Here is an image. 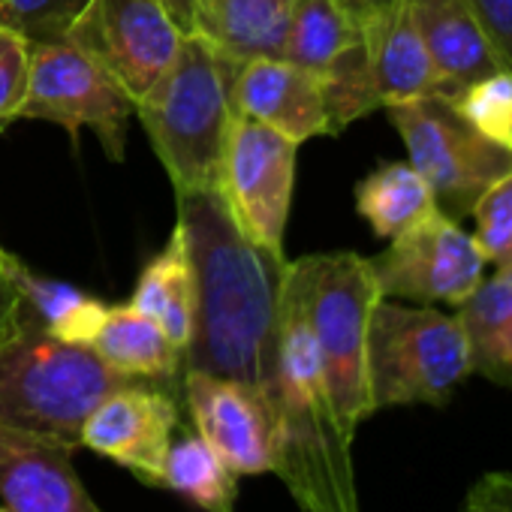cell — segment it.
I'll list each match as a JSON object with an SVG mask.
<instances>
[{
    "label": "cell",
    "instance_id": "83f0119b",
    "mask_svg": "<svg viewBox=\"0 0 512 512\" xmlns=\"http://www.w3.org/2000/svg\"><path fill=\"white\" fill-rule=\"evenodd\" d=\"M470 214L476 220L473 241L488 266L512 263V169L482 190Z\"/></svg>",
    "mask_w": 512,
    "mask_h": 512
},
{
    "label": "cell",
    "instance_id": "e575fe53",
    "mask_svg": "<svg viewBox=\"0 0 512 512\" xmlns=\"http://www.w3.org/2000/svg\"><path fill=\"white\" fill-rule=\"evenodd\" d=\"M338 4L362 25L365 19H371L374 13H380L383 7H389L392 4V0H338Z\"/></svg>",
    "mask_w": 512,
    "mask_h": 512
},
{
    "label": "cell",
    "instance_id": "d6a6232c",
    "mask_svg": "<svg viewBox=\"0 0 512 512\" xmlns=\"http://www.w3.org/2000/svg\"><path fill=\"white\" fill-rule=\"evenodd\" d=\"M500 503H503V509L506 512H512V473H506V470H494V473H485L482 479H479Z\"/></svg>",
    "mask_w": 512,
    "mask_h": 512
},
{
    "label": "cell",
    "instance_id": "1f68e13d",
    "mask_svg": "<svg viewBox=\"0 0 512 512\" xmlns=\"http://www.w3.org/2000/svg\"><path fill=\"white\" fill-rule=\"evenodd\" d=\"M461 512H506V509H503V503H500L482 482H476V485L467 491Z\"/></svg>",
    "mask_w": 512,
    "mask_h": 512
},
{
    "label": "cell",
    "instance_id": "d590c367",
    "mask_svg": "<svg viewBox=\"0 0 512 512\" xmlns=\"http://www.w3.org/2000/svg\"><path fill=\"white\" fill-rule=\"evenodd\" d=\"M0 512H4V509H0Z\"/></svg>",
    "mask_w": 512,
    "mask_h": 512
},
{
    "label": "cell",
    "instance_id": "7a4b0ae2",
    "mask_svg": "<svg viewBox=\"0 0 512 512\" xmlns=\"http://www.w3.org/2000/svg\"><path fill=\"white\" fill-rule=\"evenodd\" d=\"M272 401L281 425L275 476H281L299 509L362 512L353 470V440H347L338 425L314 332L287 281L281 299Z\"/></svg>",
    "mask_w": 512,
    "mask_h": 512
},
{
    "label": "cell",
    "instance_id": "8992f818",
    "mask_svg": "<svg viewBox=\"0 0 512 512\" xmlns=\"http://www.w3.org/2000/svg\"><path fill=\"white\" fill-rule=\"evenodd\" d=\"M470 374V347L458 314L377 299L365 347L371 416L389 407H446Z\"/></svg>",
    "mask_w": 512,
    "mask_h": 512
},
{
    "label": "cell",
    "instance_id": "3957f363",
    "mask_svg": "<svg viewBox=\"0 0 512 512\" xmlns=\"http://www.w3.org/2000/svg\"><path fill=\"white\" fill-rule=\"evenodd\" d=\"M235 73L238 64L187 34L163 76L136 100V118L175 190H223L226 151L238 121Z\"/></svg>",
    "mask_w": 512,
    "mask_h": 512
},
{
    "label": "cell",
    "instance_id": "f546056e",
    "mask_svg": "<svg viewBox=\"0 0 512 512\" xmlns=\"http://www.w3.org/2000/svg\"><path fill=\"white\" fill-rule=\"evenodd\" d=\"M503 67L512 73V0H467Z\"/></svg>",
    "mask_w": 512,
    "mask_h": 512
},
{
    "label": "cell",
    "instance_id": "277c9868",
    "mask_svg": "<svg viewBox=\"0 0 512 512\" xmlns=\"http://www.w3.org/2000/svg\"><path fill=\"white\" fill-rule=\"evenodd\" d=\"M133 383L91 347L70 344L28 320L0 344V425L55 437L79 449L91 410Z\"/></svg>",
    "mask_w": 512,
    "mask_h": 512
},
{
    "label": "cell",
    "instance_id": "d4e9b609",
    "mask_svg": "<svg viewBox=\"0 0 512 512\" xmlns=\"http://www.w3.org/2000/svg\"><path fill=\"white\" fill-rule=\"evenodd\" d=\"M362 40V25L338 0H290L284 58L323 76L350 46Z\"/></svg>",
    "mask_w": 512,
    "mask_h": 512
},
{
    "label": "cell",
    "instance_id": "7402d4cb",
    "mask_svg": "<svg viewBox=\"0 0 512 512\" xmlns=\"http://www.w3.org/2000/svg\"><path fill=\"white\" fill-rule=\"evenodd\" d=\"M7 269H10V278L16 281V290L22 296V308H25L28 320L40 323L46 332H52L61 341L82 344V347L91 344L109 305L91 299L79 287H70L64 281H52V278L31 272L13 253H7Z\"/></svg>",
    "mask_w": 512,
    "mask_h": 512
},
{
    "label": "cell",
    "instance_id": "52a82bcc",
    "mask_svg": "<svg viewBox=\"0 0 512 512\" xmlns=\"http://www.w3.org/2000/svg\"><path fill=\"white\" fill-rule=\"evenodd\" d=\"M386 112L407 148V163L425 178L437 211L449 220L467 217L482 190L512 169V151L476 133L443 94L395 103Z\"/></svg>",
    "mask_w": 512,
    "mask_h": 512
},
{
    "label": "cell",
    "instance_id": "603a6c76",
    "mask_svg": "<svg viewBox=\"0 0 512 512\" xmlns=\"http://www.w3.org/2000/svg\"><path fill=\"white\" fill-rule=\"evenodd\" d=\"M356 211L374 235L392 241L437 214V202L425 178L407 160H392L380 163L356 184Z\"/></svg>",
    "mask_w": 512,
    "mask_h": 512
},
{
    "label": "cell",
    "instance_id": "cb8c5ba5",
    "mask_svg": "<svg viewBox=\"0 0 512 512\" xmlns=\"http://www.w3.org/2000/svg\"><path fill=\"white\" fill-rule=\"evenodd\" d=\"M160 488L181 494L202 512H235L238 503V473L196 431L172 440Z\"/></svg>",
    "mask_w": 512,
    "mask_h": 512
},
{
    "label": "cell",
    "instance_id": "ffe728a7",
    "mask_svg": "<svg viewBox=\"0 0 512 512\" xmlns=\"http://www.w3.org/2000/svg\"><path fill=\"white\" fill-rule=\"evenodd\" d=\"M458 320L470 347L473 374L497 386H512V263L482 278L458 305Z\"/></svg>",
    "mask_w": 512,
    "mask_h": 512
},
{
    "label": "cell",
    "instance_id": "e0dca14e",
    "mask_svg": "<svg viewBox=\"0 0 512 512\" xmlns=\"http://www.w3.org/2000/svg\"><path fill=\"white\" fill-rule=\"evenodd\" d=\"M410 10L443 97H455L467 85L506 70L467 0H410Z\"/></svg>",
    "mask_w": 512,
    "mask_h": 512
},
{
    "label": "cell",
    "instance_id": "2e32d148",
    "mask_svg": "<svg viewBox=\"0 0 512 512\" xmlns=\"http://www.w3.org/2000/svg\"><path fill=\"white\" fill-rule=\"evenodd\" d=\"M362 43L383 109L440 94V79L413 22L410 0H392L389 7L365 19Z\"/></svg>",
    "mask_w": 512,
    "mask_h": 512
},
{
    "label": "cell",
    "instance_id": "8fae6325",
    "mask_svg": "<svg viewBox=\"0 0 512 512\" xmlns=\"http://www.w3.org/2000/svg\"><path fill=\"white\" fill-rule=\"evenodd\" d=\"M296 157L299 142L238 115L226 151L223 196L247 235L281 253L296 187Z\"/></svg>",
    "mask_w": 512,
    "mask_h": 512
},
{
    "label": "cell",
    "instance_id": "30bf717a",
    "mask_svg": "<svg viewBox=\"0 0 512 512\" xmlns=\"http://www.w3.org/2000/svg\"><path fill=\"white\" fill-rule=\"evenodd\" d=\"M64 40L103 67L136 103L172 64L184 34L160 0H88Z\"/></svg>",
    "mask_w": 512,
    "mask_h": 512
},
{
    "label": "cell",
    "instance_id": "6da1fadb",
    "mask_svg": "<svg viewBox=\"0 0 512 512\" xmlns=\"http://www.w3.org/2000/svg\"><path fill=\"white\" fill-rule=\"evenodd\" d=\"M193 272V335L184 371L275 386L287 260L235 220L223 190H175Z\"/></svg>",
    "mask_w": 512,
    "mask_h": 512
},
{
    "label": "cell",
    "instance_id": "9a60e30c",
    "mask_svg": "<svg viewBox=\"0 0 512 512\" xmlns=\"http://www.w3.org/2000/svg\"><path fill=\"white\" fill-rule=\"evenodd\" d=\"M232 106L241 118H253L293 142L329 136L326 94L317 73L287 58H260L238 67L232 79Z\"/></svg>",
    "mask_w": 512,
    "mask_h": 512
},
{
    "label": "cell",
    "instance_id": "5bb4252c",
    "mask_svg": "<svg viewBox=\"0 0 512 512\" xmlns=\"http://www.w3.org/2000/svg\"><path fill=\"white\" fill-rule=\"evenodd\" d=\"M0 509L103 512L73 464V446L0 425Z\"/></svg>",
    "mask_w": 512,
    "mask_h": 512
},
{
    "label": "cell",
    "instance_id": "f1b7e54d",
    "mask_svg": "<svg viewBox=\"0 0 512 512\" xmlns=\"http://www.w3.org/2000/svg\"><path fill=\"white\" fill-rule=\"evenodd\" d=\"M31 73V43L0 31V130L16 121V112L28 91Z\"/></svg>",
    "mask_w": 512,
    "mask_h": 512
},
{
    "label": "cell",
    "instance_id": "ba28073f",
    "mask_svg": "<svg viewBox=\"0 0 512 512\" xmlns=\"http://www.w3.org/2000/svg\"><path fill=\"white\" fill-rule=\"evenodd\" d=\"M133 115V97L73 43H31L28 91L16 118L58 124L73 142L82 130H91L103 151L121 163Z\"/></svg>",
    "mask_w": 512,
    "mask_h": 512
},
{
    "label": "cell",
    "instance_id": "d6986e66",
    "mask_svg": "<svg viewBox=\"0 0 512 512\" xmlns=\"http://www.w3.org/2000/svg\"><path fill=\"white\" fill-rule=\"evenodd\" d=\"M88 347L112 371L130 380L172 383L184 371V353L163 335L154 320L139 314L133 305L109 308Z\"/></svg>",
    "mask_w": 512,
    "mask_h": 512
},
{
    "label": "cell",
    "instance_id": "5b68a950",
    "mask_svg": "<svg viewBox=\"0 0 512 512\" xmlns=\"http://www.w3.org/2000/svg\"><path fill=\"white\" fill-rule=\"evenodd\" d=\"M287 284L299 296L314 332L326 389L347 440L371 416L365 347L371 311L380 299L371 260L350 250L314 253L290 263Z\"/></svg>",
    "mask_w": 512,
    "mask_h": 512
},
{
    "label": "cell",
    "instance_id": "ac0fdd59",
    "mask_svg": "<svg viewBox=\"0 0 512 512\" xmlns=\"http://www.w3.org/2000/svg\"><path fill=\"white\" fill-rule=\"evenodd\" d=\"M290 0H193V34L232 64L284 58Z\"/></svg>",
    "mask_w": 512,
    "mask_h": 512
},
{
    "label": "cell",
    "instance_id": "7c38bea8",
    "mask_svg": "<svg viewBox=\"0 0 512 512\" xmlns=\"http://www.w3.org/2000/svg\"><path fill=\"white\" fill-rule=\"evenodd\" d=\"M184 404L196 434L238 476L278 470L281 425L266 389L202 371H184Z\"/></svg>",
    "mask_w": 512,
    "mask_h": 512
},
{
    "label": "cell",
    "instance_id": "4fadbf2b",
    "mask_svg": "<svg viewBox=\"0 0 512 512\" xmlns=\"http://www.w3.org/2000/svg\"><path fill=\"white\" fill-rule=\"evenodd\" d=\"M178 401L157 383L133 380L106 395L82 425L79 446L103 455L139 482L160 488L163 461L178 431Z\"/></svg>",
    "mask_w": 512,
    "mask_h": 512
},
{
    "label": "cell",
    "instance_id": "836d02e7",
    "mask_svg": "<svg viewBox=\"0 0 512 512\" xmlns=\"http://www.w3.org/2000/svg\"><path fill=\"white\" fill-rule=\"evenodd\" d=\"M160 4L166 7V13L172 16L184 37L193 34V0H160Z\"/></svg>",
    "mask_w": 512,
    "mask_h": 512
},
{
    "label": "cell",
    "instance_id": "484cf974",
    "mask_svg": "<svg viewBox=\"0 0 512 512\" xmlns=\"http://www.w3.org/2000/svg\"><path fill=\"white\" fill-rule=\"evenodd\" d=\"M449 100L476 133L512 151V73L509 70H497L467 85Z\"/></svg>",
    "mask_w": 512,
    "mask_h": 512
},
{
    "label": "cell",
    "instance_id": "9c48e42d",
    "mask_svg": "<svg viewBox=\"0 0 512 512\" xmlns=\"http://www.w3.org/2000/svg\"><path fill=\"white\" fill-rule=\"evenodd\" d=\"M488 260L458 220L431 214L371 260L383 299L410 305H461L485 278Z\"/></svg>",
    "mask_w": 512,
    "mask_h": 512
},
{
    "label": "cell",
    "instance_id": "44dd1931",
    "mask_svg": "<svg viewBox=\"0 0 512 512\" xmlns=\"http://www.w3.org/2000/svg\"><path fill=\"white\" fill-rule=\"evenodd\" d=\"M130 305L148 320H154L181 353L187 350L193 335L196 293H193L187 244L178 226L172 229L166 247L145 263Z\"/></svg>",
    "mask_w": 512,
    "mask_h": 512
},
{
    "label": "cell",
    "instance_id": "4316f807",
    "mask_svg": "<svg viewBox=\"0 0 512 512\" xmlns=\"http://www.w3.org/2000/svg\"><path fill=\"white\" fill-rule=\"evenodd\" d=\"M88 0H0V31L28 43L64 40Z\"/></svg>",
    "mask_w": 512,
    "mask_h": 512
},
{
    "label": "cell",
    "instance_id": "4dcf8cb0",
    "mask_svg": "<svg viewBox=\"0 0 512 512\" xmlns=\"http://www.w3.org/2000/svg\"><path fill=\"white\" fill-rule=\"evenodd\" d=\"M22 323H25L22 296H19L16 281L10 278V269H7V250L0 247V344H4L7 338H13Z\"/></svg>",
    "mask_w": 512,
    "mask_h": 512
}]
</instances>
